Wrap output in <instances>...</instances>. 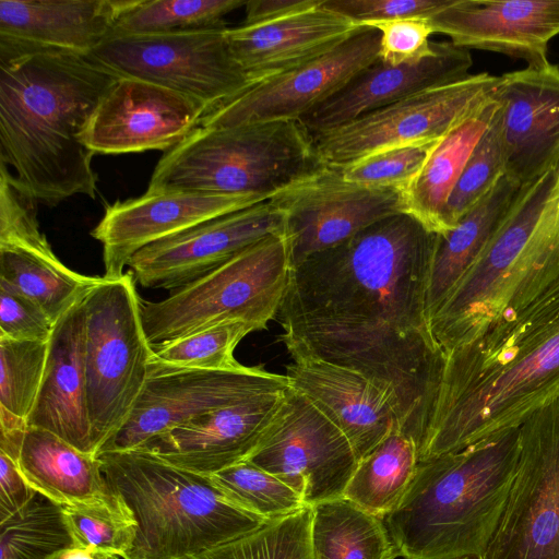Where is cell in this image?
<instances>
[{
  "label": "cell",
  "instance_id": "d4e9b609",
  "mask_svg": "<svg viewBox=\"0 0 559 559\" xmlns=\"http://www.w3.org/2000/svg\"><path fill=\"white\" fill-rule=\"evenodd\" d=\"M322 1L272 22L227 27L230 51L252 85L322 57L360 29Z\"/></svg>",
  "mask_w": 559,
  "mask_h": 559
},
{
  "label": "cell",
  "instance_id": "7a4b0ae2",
  "mask_svg": "<svg viewBox=\"0 0 559 559\" xmlns=\"http://www.w3.org/2000/svg\"><path fill=\"white\" fill-rule=\"evenodd\" d=\"M118 78L87 56L0 41V160L24 197L47 206L96 197L83 133Z\"/></svg>",
  "mask_w": 559,
  "mask_h": 559
},
{
  "label": "cell",
  "instance_id": "836d02e7",
  "mask_svg": "<svg viewBox=\"0 0 559 559\" xmlns=\"http://www.w3.org/2000/svg\"><path fill=\"white\" fill-rule=\"evenodd\" d=\"M246 3L242 0H133L118 17L110 36L222 28L226 27L224 16Z\"/></svg>",
  "mask_w": 559,
  "mask_h": 559
},
{
  "label": "cell",
  "instance_id": "c3c4849f",
  "mask_svg": "<svg viewBox=\"0 0 559 559\" xmlns=\"http://www.w3.org/2000/svg\"><path fill=\"white\" fill-rule=\"evenodd\" d=\"M27 429L25 418L0 407V452L17 462Z\"/></svg>",
  "mask_w": 559,
  "mask_h": 559
},
{
  "label": "cell",
  "instance_id": "7bdbcfd3",
  "mask_svg": "<svg viewBox=\"0 0 559 559\" xmlns=\"http://www.w3.org/2000/svg\"><path fill=\"white\" fill-rule=\"evenodd\" d=\"M365 26L380 33L379 60L390 66L419 61L433 50L432 27L426 17L374 22Z\"/></svg>",
  "mask_w": 559,
  "mask_h": 559
},
{
  "label": "cell",
  "instance_id": "ac0fdd59",
  "mask_svg": "<svg viewBox=\"0 0 559 559\" xmlns=\"http://www.w3.org/2000/svg\"><path fill=\"white\" fill-rule=\"evenodd\" d=\"M209 108L160 85L119 76L102 98L84 133L95 154L168 151L186 139Z\"/></svg>",
  "mask_w": 559,
  "mask_h": 559
},
{
  "label": "cell",
  "instance_id": "30bf717a",
  "mask_svg": "<svg viewBox=\"0 0 559 559\" xmlns=\"http://www.w3.org/2000/svg\"><path fill=\"white\" fill-rule=\"evenodd\" d=\"M226 29L110 36L87 57L118 76L190 96L211 111L252 85L230 51Z\"/></svg>",
  "mask_w": 559,
  "mask_h": 559
},
{
  "label": "cell",
  "instance_id": "603a6c76",
  "mask_svg": "<svg viewBox=\"0 0 559 559\" xmlns=\"http://www.w3.org/2000/svg\"><path fill=\"white\" fill-rule=\"evenodd\" d=\"M473 66L468 49L433 41L419 61L390 66L379 58L298 121L310 134L345 124L416 93L466 78Z\"/></svg>",
  "mask_w": 559,
  "mask_h": 559
},
{
  "label": "cell",
  "instance_id": "ba28073f",
  "mask_svg": "<svg viewBox=\"0 0 559 559\" xmlns=\"http://www.w3.org/2000/svg\"><path fill=\"white\" fill-rule=\"evenodd\" d=\"M290 270L284 234L265 237L165 299L142 300L146 337L154 347L226 321L264 330L278 313Z\"/></svg>",
  "mask_w": 559,
  "mask_h": 559
},
{
  "label": "cell",
  "instance_id": "3957f363",
  "mask_svg": "<svg viewBox=\"0 0 559 559\" xmlns=\"http://www.w3.org/2000/svg\"><path fill=\"white\" fill-rule=\"evenodd\" d=\"M444 357L419 461L519 427L559 396V277L513 319Z\"/></svg>",
  "mask_w": 559,
  "mask_h": 559
},
{
  "label": "cell",
  "instance_id": "484cf974",
  "mask_svg": "<svg viewBox=\"0 0 559 559\" xmlns=\"http://www.w3.org/2000/svg\"><path fill=\"white\" fill-rule=\"evenodd\" d=\"M84 299L53 326L43 382L27 425L50 431L80 451L96 455L87 411Z\"/></svg>",
  "mask_w": 559,
  "mask_h": 559
},
{
  "label": "cell",
  "instance_id": "6da1fadb",
  "mask_svg": "<svg viewBox=\"0 0 559 559\" xmlns=\"http://www.w3.org/2000/svg\"><path fill=\"white\" fill-rule=\"evenodd\" d=\"M437 235L407 213L380 219L293 266L277 313L294 361L368 378L390 397L418 452L445 365L426 312Z\"/></svg>",
  "mask_w": 559,
  "mask_h": 559
},
{
  "label": "cell",
  "instance_id": "ee69618b",
  "mask_svg": "<svg viewBox=\"0 0 559 559\" xmlns=\"http://www.w3.org/2000/svg\"><path fill=\"white\" fill-rule=\"evenodd\" d=\"M451 0H323L322 5L358 26L409 17H426Z\"/></svg>",
  "mask_w": 559,
  "mask_h": 559
},
{
  "label": "cell",
  "instance_id": "8fae6325",
  "mask_svg": "<svg viewBox=\"0 0 559 559\" xmlns=\"http://www.w3.org/2000/svg\"><path fill=\"white\" fill-rule=\"evenodd\" d=\"M499 81L483 72L416 93L311 134L314 146L326 166L342 169L390 147L440 141L495 99Z\"/></svg>",
  "mask_w": 559,
  "mask_h": 559
},
{
  "label": "cell",
  "instance_id": "83f0119b",
  "mask_svg": "<svg viewBox=\"0 0 559 559\" xmlns=\"http://www.w3.org/2000/svg\"><path fill=\"white\" fill-rule=\"evenodd\" d=\"M17 464L36 491L62 507L127 510L111 492L100 460L50 431L28 427Z\"/></svg>",
  "mask_w": 559,
  "mask_h": 559
},
{
  "label": "cell",
  "instance_id": "1f68e13d",
  "mask_svg": "<svg viewBox=\"0 0 559 559\" xmlns=\"http://www.w3.org/2000/svg\"><path fill=\"white\" fill-rule=\"evenodd\" d=\"M314 559H395L400 557L383 519L343 498L311 507Z\"/></svg>",
  "mask_w": 559,
  "mask_h": 559
},
{
  "label": "cell",
  "instance_id": "ab89813d",
  "mask_svg": "<svg viewBox=\"0 0 559 559\" xmlns=\"http://www.w3.org/2000/svg\"><path fill=\"white\" fill-rule=\"evenodd\" d=\"M48 342L0 337V407L27 420L43 382Z\"/></svg>",
  "mask_w": 559,
  "mask_h": 559
},
{
  "label": "cell",
  "instance_id": "8d00e7d4",
  "mask_svg": "<svg viewBox=\"0 0 559 559\" xmlns=\"http://www.w3.org/2000/svg\"><path fill=\"white\" fill-rule=\"evenodd\" d=\"M311 516L306 508L192 559H314Z\"/></svg>",
  "mask_w": 559,
  "mask_h": 559
},
{
  "label": "cell",
  "instance_id": "7c38bea8",
  "mask_svg": "<svg viewBox=\"0 0 559 559\" xmlns=\"http://www.w3.org/2000/svg\"><path fill=\"white\" fill-rule=\"evenodd\" d=\"M515 476L481 559H559V396L519 426Z\"/></svg>",
  "mask_w": 559,
  "mask_h": 559
},
{
  "label": "cell",
  "instance_id": "f6af8a7d",
  "mask_svg": "<svg viewBox=\"0 0 559 559\" xmlns=\"http://www.w3.org/2000/svg\"><path fill=\"white\" fill-rule=\"evenodd\" d=\"M55 323L29 298L0 286V337L48 342Z\"/></svg>",
  "mask_w": 559,
  "mask_h": 559
},
{
  "label": "cell",
  "instance_id": "7dc6e473",
  "mask_svg": "<svg viewBox=\"0 0 559 559\" xmlns=\"http://www.w3.org/2000/svg\"><path fill=\"white\" fill-rule=\"evenodd\" d=\"M320 0H251L246 3L243 25L272 22L318 4Z\"/></svg>",
  "mask_w": 559,
  "mask_h": 559
},
{
  "label": "cell",
  "instance_id": "5b68a950",
  "mask_svg": "<svg viewBox=\"0 0 559 559\" xmlns=\"http://www.w3.org/2000/svg\"><path fill=\"white\" fill-rule=\"evenodd\" d=\"M559 277V160L521 186L500 226L429 322L444 355L513 319Z\"/></svg>",
  "mask_w": 559,
  "mask_h": 559
},
{
  "label": "cell",
  "instance_id": "f907efd6",
  "mask_svg": "<svg viewBox=\"0 0 559 559\" xmlns=\"http://www.w3.org/2000/svg\"><path fill=\"white\" fill-rule=\"evenodd\" d=\"M461 559H481V558L477 557V556H471V557H465V558H461Z\"/></svg>",
  "mask_w": 559,
  "mask_h": 559
},
{
  "label": "cell",
  "instance_id": "7402d4cb",
  "mask_svg": "<svg viewBox=\"0 0 559 559\" xmlns=\"http://www.w3.org/2000/svg\"><path fill=\"white\" fill-rule=\"evenodd\" d=\"M285 391L257 395L200 416L139 450L188 471L215 474L249 459L270 428Z\"/></svg>",
  "mask_w": 559,
  "mask_h": 559
},
{
  "label": "cell",
  "instance_id": "bcb514c9",
  "mask_svg": "<svg viewBox=\"0 0 559 559\" xmlns=\"http://www.w3.org/2000/svg\"><path fill=\"white\" fill-rule=\"evenodd\" d=\"M36 493L17 462L0 452V523L22 510Z\"/></svg>",
  "mask_w": 559,
  "mask_h": 559
},
{
  "label": "cell",
  "instance_id": "4fadbf2b",
  "mask_svg": "<svg viewBox=\"0 0 559 559\" xmlns=\"http://www.w3.org/2000/svg\"><path fill=\"white\" fill-rule=\"evenodd\" d=\"M288 386L286 376L261 366L207 370L162 362L152 356L145 384L128 419L97 455L139 449L200 416Z\"/></svg>",
  "mask_w": 559,
  "mask_h": 559
},
{
  "label": "cell",
  "instance_id": "2e32d148",
  "mask_svg": "<svg viewBox=\"0 0 559 559\" xmlns=\"http://www.w3.org/2000/svg\"><path fill=\"white\" fill-rule=\"evenodd\" d=\"M380 33L369 26L330 52L300 67L251 85L209 111L200 126L229 128L274 120H298L379 58Z\"/></svg>",
  "mask_w": 559,
  "mask_h": 559
},
{
  "label": "cell",
  "instance_id": "44dd1931",
  "mask_svg": "<svg viewBox=\"0 0 559 559\" xmlns=\"http://www.w3.org/2000/svg\"><path fill=\"white\" fill-rule=\"evenodd\" d=\"M428 21L457 47L538 64L559 35V0H451Z\"/></svg>",
  "mask_w": 559,
  "mask_h": 559
},
{
  "label": "cell",
  "instance_id": "cb8c5ba5",
  "mask_svg": "<svg viewBox=\"0 0 559 559\" xmlns=\"http://www.w3.org/2000/svg\"><path fill=\"white\" fill-rule=\"evenodd\" d=\"M286 369L289 388L344 433L358 461L401 430L390 397L361 373L321 360L295 361Z\"/></svg>",
  "mask_w": 559,
  "mask_h": 559
},
{
  "label": "cell",
  "instance_id": "f35d334b",
  "mask_svg": "<svg viewBox=\"0 0 559 559\" xmlns=\"http://www.w3.org/2000/svg\"><path fill=\"white\" fill-rule=\"evenodd\" d=\"M504 176L506 166L497 103L493 116L469 155L448 201L447 231L451 230L467 212L477 205Z\"/></svg>",
  "mask_w": 559,
  "mask_h": 559
},
{
  "label": "cell",
  "instance_id": "d6a6232c",
  "mask_svg": "<svg viewBox=\"0 0 559 559\" xmlns=\"http://www.w3.org/2000/svg\"><path fill=\"white\" fill-rule=\"evenodd\" d=\"M418 462L414 440L395 429L358 461L343 497L384 520L401 503Z\"/></svg>",
  "mask_w": 559,
  "mask_h": 559
},
{
  "label": "cell",
  "instance_id": "9a60e30c",
  "mask_svg": "<svg viewBox=\"0 0 559 559\" xmlns=\"http://www.w3.org/2000/svg\"><path fill=\"white\" fill-rule=\"evenodd\" d=\"M271 201L284 215L292 267L380 219L404 213L402 190L353 183L329 166Z\"/></svg>",
  "mask_w": 559,
  "mask_h": 559
},
{
  "label": "cell",
  "instance_id": "e0dca14e",
  "mask_svg": "<svg viewBox=\"0 0 559 559\" xmlns=\"http://www.w3.org/2000/svg\"><path fill=\"white\" fill-rule=\"evenodd\" d=\"M275 234H284V215L267 200L153 242L138 251L128 266L142 287L174 292Z\"/></svg>",
  "mask_w": 559,
  "mask_h": 559
},
{
  "label": "cell",
  "instance_id": "681fc988",
  "mask_svg": "<svg viewBox=\"0 0 559 559\" xmlns=\"http://www.w3.org/2000/svg\"><path fill=\"white\" fill-rule=\"evenodd\" d=\"M50 559H117L105 552L95 550L93 548H84L80 546H73L64 549Z\"/></svg>",
  "mask_w": 559,
  "mask_h": 559
},
{
  "label": "cell",
  "instance_id": "52a82bcc",
  "mask_svg": "<svg viewBox=\"0 0 559 559\" xmlns=\"http://www.w3.org/2000/svg\"><path fill=\"white\" fill-rule=\"evenodd\" d=\"M326 167L312 135L298 120L218 129L199 126L163 154L146 191L180 190L271 200Z\"/></svg>",
  "mask_w": 559,
  "mask_h": 559
},
{
  "label": "cell",
  "instance_id": "60d3db41",
  "mask_svg": "<svg viewBox=\"0 0 559 559\" xmlns=\"http://www.w3.org/2000/svg\"><path fill=\"white\" fill-rule=\"evenodd\" d=\"M62 509L76 546L124 559L136 531V524L127 510L95 506Z\"/></svg>",
  "mask_w": 559,
  "mask_h": 559
},
{
  "label": "cell",
  "instance_id": "f546056e",
  "mask_svg": "<svg viewBox=\"0 0 559 559\" xmlns=\"http://www.w3.org/2000/svg\"><path fill=\"white\" fill-rule=\"evenodd\" d=\"M496 108L493 99L440 140L416 177L402 190L404 213L417 218L430 231H447L448 201Z\"/></svg>",
  "mask_w": 559,
  "mask_h": 559
},
{
  "label": "cell",
  "instance_id": "4dcf8cb0",
  "mask_svg": "<svg viewBox=\"0 0 559 559\" xmlns=\"http://www.w3.org/2000/svg\"><path fill=\"white\" fill-rule=\"evenodd\" d=\"M100 281L66 266L50 246H0V286L36 302L55 324Z\"/></svg>",
  "mask_w": 559,
  "mask_h": 559
},
{
  "label": "cell",
  "instance_id": "277c9868",
  "mask_svg": "<svg viewBox=\"0 0 559 559\" xmlns=\"http://www.w3.org/2000/svg\"><path fill=\"white\" fill-rule=\"evenodd\" d=\"M520 453L519 427L419 461L384 519L404 559L483 557L502 518Z\"/></svg>",
  "mask_w": 559,
  "mask_h": 559
},
{
  "label": "cell",
  "instance_id": "74e56055",
  "mask_svg": "<svg viewBox=\"0 0 559 559\" xmlns=\"http://www.w3.org/2000/svg\"><path fill=\"white\" fill-rule=\"evenodd\" d=\"M258 329L243 321H226L154 346L153 358L197 369L228 370L242 365L234 352L239 342Z\"/></svg>",
  "mask_w": 559,
  "mask_h": 559
},
{
  "label": "cell",
  "instance_id": "b9f144b4",
  "mask_svg": "<svg viewBox=\"0 0 559 559\" xmlns=\"http://www.w3.org/2000/svg\"><path fill=\"white\" fill-rule=\"evenodd\" d=\"M438 142H418L390 147L368 155L341 170L344 178L353 183L403 190L419 173Z\"/></svg>",
  "mask_w": 559,
  "mask_h": 559
},
{
  "label": "cell",
  "instance_id": "e575fe53",
  "mask_svg": "<svg viewBox=\"0 0 559 559\" xmlns=\"http://www.w3.org/2000/svg\"><path fill=\"white\" fill-rule=\"evenodd\" d=\"M75 545L63 509L43 493L0 523V559H50Z\"/></svg>",
  "mask_w": 559,
  "mask_h": 559
},
{
  "label": "cell",
  "instance_id": "d590c367",
  "mask_svg": "<svg viewBox=\"0 0 559 559\" xmlns=\"http://www.w3.org/2000/svg\"><path fill=\"white\" fill-rule=\"evenodd\" d=\"M207 476L235 504L267 521L309 508L294 489L249 461Z\"/></svg>",
  "mask_w": 559,
  "mask_h": 559
},
{
  "label": "cell",
  "instance_id": "d6986e66",
  "mask_svg": "<svg viewBox=\"0 0 559 559\" xmlns=\"http://www.w3.org/2000/svg\"><path fill=\"white\" fill-rule=\"evenodd\" d=\"M263 201L258 195L166 190L112 203L91 231L103 247V276H122L130 259L153 242Z\"/></svg>",
  "mask_w": 559,
  "mask_h": 559
},
{
  "label": "cell",
  "instance_id": "5bb4252c",
  "mask_svg": "<svg viewBox=\"0 0 559 559\" xmlns=\"http://www.w3.org/2000/svg\"><path fill=\"white\" fill-rule=\"evenodd\" d=\"M247 461L294 489L309 508L343 498L358 464L344 433L289 386Z\"/></svg>",
  "mask_w": 559,
  "mask_h": 559
},
{
  "label": "cell",
  "instance_id": "ffe728a7",
  "mask_svg": "<svg viewBox=\"0 0 559 559\" xmlns=\"http://www.w3.org/2000/svg\"><path fill=\"white\" fill-rule=\"evenodd\" d=\"M495 99L506 176L521 187L559 160V66L547 60L500 75Z\"/></svg>",
  "mask_w": 559,
  "mask_h": 559
},
{
  "label": "cell",
  "instance_id": "f1b7e54d",
  "mask_svg": "<svg viewBox=\"0 0 559 559\" xmlns=\"http://www.w3.org/2000/svg\"><path fill=\"white\" fill-rule=\"evenodd\" d=\"M520 186L502 177L496 187L449 231L437 235L430 265L426 312L437 313L479 257L504 218Z\"/></svg>",
  "mask_w": 559,
  "mask_h": 559
},
{
  "label": "cell",
  "instance_id": "9c48e42d",
  "mask_svg": "<svg viewBox=\"0 0 559 559\" xmlns=\"http://www.w3.org/2000/svg\"><path fill=\"white\" fill-rule=\"evenodd\" d=\"M131 271L105 278L84 299L87 411L95 454L128 419L145 384L154 349Z\"/></svg>",
  "mask_w": 559,
  "mask_h": 559
},
{
  "label": "cell",
  "instance_id": "4316f807",
  "mask_svg": "<svg viewBox=\"0 0 559 559\" xmlns=\"http://www.w3.org/2000/svg\"><path fill=\"white\" fill-rule=\"evenodd\" d=\"M133 0H0V41L87 56Z\"/></svg>",
  "mask_w": 559,
  "mask_h": 559
},
{
  "label": "cell",
  "instance_id": "8992f818",
  "mask_svg": "<svg viewBox=\"0 0 559 559\" xmlns=\"http://www.w3.org/2000/svg\"><path fill=\"white\" fill-rule=\"evenodd\" d=\"M111 492L132 515L124 559H192L272 522L230 501L207 475L144 450L97 455Z\"/></svg>",
  "mask_w": 559,
  "mask_h": 559
}]
</instances>
